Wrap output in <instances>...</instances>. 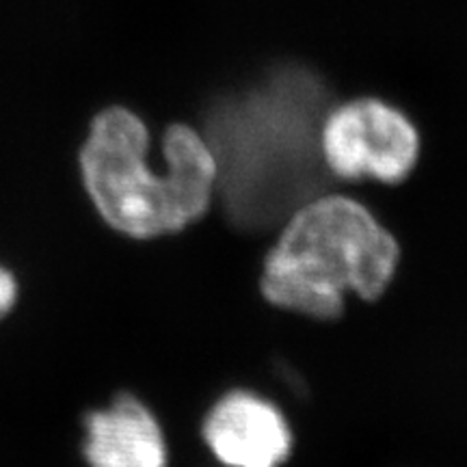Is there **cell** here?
I'll use <instances>...</instances> for the list:
<instances>
[{
    "label": "cell",
    "mask_w": 467,
    "mask_h": 467,
    "mask_svg": "<svg viewBox=\"0 0 467 467\" xmlns=\"http://www.w3.org/2000/svg\"><path fill=\"white\" fill-rule=\"evenodd\" d=\"M150 130L134 110L109 107L93 117L80 171L93 206L132 238L178 232L206 213L217 162L203 132L171 124L162 134L165 171L148 165Z\"/></svg>",
    "instance_id": "7a4b0ae2"
},
{
    "label": "cell",
    "mask_w": 467,
    "mask_h": 467,
    "mask_svg": "<svg viewBox=\"0 0 467 467\" xmlns=\"http://www.w3.org/2000/svg\"><path fill=\"white\" fill-rule=\"evenodd\" d=\"M318 148L327 171L347 180L400 182L416 167L418 128L381 98H353L325 110Z\"/></svg>",
    "instance_id": "277c9868"
},
{
    "label": "cell",
    "mask_w": 467,
    "mask_h": 467,
    "mask_svg": "<svg viewBox=\"0 0 467 467\" xmlns=\"http://www.w3.org/2000/svg\"><path fill=\"white\" fill-rule=\"evenodd\" d=\"M17 299V284L7 268L0 266V318L7 317Z\"/></svg>",
    "instance_id": "52a82bcc"
},
{
    "label": "cell",
    "mask_w": 467,
    "mask_h": 467,
    "mask_svg": "<svg viewBox=\"0 0 467 467\" xmlns=\"http://www.w3.org/2000/svg\"><path fill=\"white\" fill-rule=\"evenodd\" d=\"M399 262L394 236L361 203L314 197L290 214L266 255L262 292L309 318H337L348 292L377 299Z\"/></svg>",
    "instance_id": "3957f363"
},
{
    "label": "cell",
    "mask_w": 467,
    "mask_h": 467,
    "mask_svg": "<svg viewBox=\"0 0 467 467\" xmlns=\"http://www.w3.org/2000/svg\"><path fill=\"white\" fill-rule=\"evenodd\" d=\"M203 437L230 467H279L290 457L292 433L282 411L251 392H232L210 409Z\"/></svg>",
    "instance_id": "5b68a950"
},
{
    "label": "cell",
    "mask_w": 467,
    "mask_h": 467,
    "mask_svg": "<svg viewBox=\"0 0 467 467\" xmlns=\"http://www.w3.org/2000/svg\"><path fill=\"white\" fill-rule=\"evenodd\" d=\"M85 459L89 467H167L161 426L134 396L85 418Z\"/></svg>",
    "instance_id": "8992f818"
},
{
    "label": "cell",
    "mask_w": 467,
    "mask_h": 467,
    "mask_svg": "<svg viewBox=\"0 0 467 467\" xmlns=\"http://www.w3.org/2000/svg\"><path fill=\"white\" fill-rule=\"evenodd\" d=\"M323 104L312 87H273L223 102L206 121L225 214L243 230L288 219L323 189L318 148Z\"/></svg>",
    "instance_id": "6da1fadb"
}]
</instances>
